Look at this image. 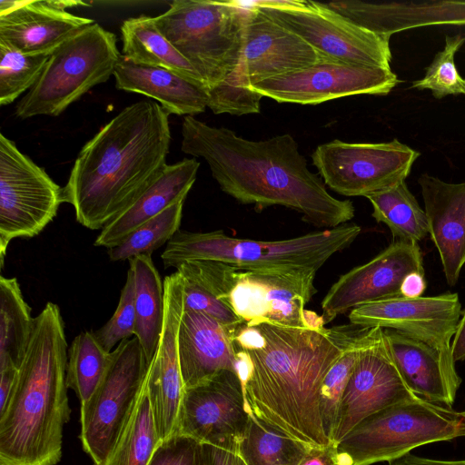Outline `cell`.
<instances>
[{
  "label": "cell",
  "mask_w": 465,
  "mask_h": 465,
  "mask_svg": "<svg viewBox=\"0 0 465 465\" xmlns=\"http://www.w3.org/2000/svg\"><path fill=\"white\" fill-rule=\"evenodd\" d=\"M181 150L203 158L222 191L243 204L282 205L319 228H334L354 217L352 203L331 195L289 134L252 141L188 115L182 124Z\"/></svg>",
  "instance_id": "6da1fadb"
},
{
  "label": "cell",
  "mask_w": 465,
  "mask_h": 465,
  "mask_svg": "<svg viewBox=\"0 0 465 465\" xmlns=\"http://www.w3.org/2000/svg\"><path fill=\"white\" fill-rule=\"evenodd\" d=\"M168 115L156 102L134 103L83 146L63 188L79 223L103 229L157 177L169 153Z\"/></svg>",
  "instance_id": "7a4b0ae2"
},
{
  "label": "cell",
  "mask_w": 465,
  "mask_h": 465,
  "mask_svg": "<svg viewBox=\"0 0 465 465\" xmlns=\"http://www.w3.org/2000/svg\"><path fill=\"white\" fill-rule=\"evenodd\" d=\"M256 326L265 344L247 351L252 361L242 383L248 410L311 447L331 444L322 429L319 393L342 351L338 326L296 328L269 322Z\"/></svg>",
  "instance_id": "3957f363"
},
{
  "label": "cell",
  "mask_w": 465,
  "mask_h": 465,
  "mask_svg": "<svg viewBox=\"0 0 465 465\" xmlns=\"http://www.w3.org/2000/svg\"><path fill=\"white\" fill-rule=\"evenodd\" d=\"M64 322L47 302L35 317L11 395L0 410V465H56L69 421Z\"/></svg>",
  "instance_id": "277c9868"
},
{
  "label": "cell",
  "mask_w": 465,
  "mask_h": 465,
  "mask_svg": "<svg viewBox=\"0 0 465 465\" xmlns=\"http://www.w3.org/2000/svg\"><path fill=\"white\" fill-rule=\"evenodd\" d=\"M355 223L312 232L282 241H257L223 231L192 232L178 230L161 257L164 268L193 260L219 261L242 271L293 268L319 270L334 253L350 246L361 233Z\"/></svg>",
  "instance_id": "5b68a950"
},
{
  "label": "cell",
  "mask_w": 465,
  "mask_h": 465,
  "mask_svg": "<svg viewBox=\"0 0 465 465\" xmlns=\"http://www.w3.org/2000/svg\"><path fill=\"white\" fill-rule=\"evenodd\" d=\"M248 13L247 5L236 2L174 0L153 18L163 36L211 89L242 61Z\"/></svg>",
  "instance_id": "8992f818"
},
{
  "label": "cell",
  "mask_w": 465,
  "mask_h": 465,
  "mask_svg": "<svg viewBox=\"0 0 465 465\" xmlns=\"http://www.w3.org/2000/svg\"><path fill=\"white\" fill-rule=\"evenodd\" d=\"M462 436L461 412L417 398L368 416L335 445L340 465H371L399 459L419 446Z\"/></svg>",
  "instance_id": "52a82bcc"
},
{
  "label": "cell",
  "mask_w": 465,
  "mask_h": 465,
  "mask_svg": "<svg viewBox=\"0 0 465 465\" xmlns=\"http://www.w3.org/2000/svg\"><path fill=\"white\" fill-rule=\"evenodd\" d=\"M121 54L116 37L94 23L64 42L50 55L15 116H57L95 85L114 75Z\"/></svg>",
  "instance_id": "ba28073f"
},
{
  "label": "cell",
  "mask_w": 465,
  "mask_h": 465,
  "mask_svg": "<svg viewBox=\"0 0 465 465\" xmlns=\"http://www.w3.org/2000/svg\"><path fill=\"white\" fill-rule=\"evenodd\" d=\"M149 366L135 336L122 341L111 351L98 386L81 404L79 439L94 465L102 463L114 449L135 407Z\"/></svg>",
  "instance_id": "9c48e42d"
},
{
  "label": "cell",
  "mask_w": 465,
  "mask_h": 465,
  "mask_svg": "<svg viewBox=\"0 0 465 465\" xmlns=\"http://www.w3.org/2000/svg\"><path fill=\"white\" fill-rule=\"evenodd\" d=\"M253 5L297 35L325 59L391 69L390 39L364 29L313 1H259Z\"/></svg>",
  "instance_id": "30bf717a"
},
{
  "label": "cell",
  "mask_w": 465,
  "mask_h": 465,
  "mask_svg": "<svg viewBox=\"0 0 465 465\" xmlns=\"http://www.w3.org/2000/svg\"><path fill=\"white\" fill-rule=\"evenodd\" d=\"M64 203L63 188L0 134V259L15 238L38 235Z\"/></svg>",
  "instance_id": "8fae6325"
},
{
  "label": "cell",
  "mask_w": 465,
  "mask_h": 465,
  "mask_svg": "<svg viewBox=\"0 0 465 465\" xmlns=\"http://www.w3.org/2000/svg\"><path fill=\"white\" fill-rule=\"evenodd\" d=\"M419 156L398 139L375 143L333 140L319 145L312 159L333 192L367 197L404 182Z\"/></svg>",
  "instance_id": "7c38bea8"
},
{
  "label": "cell",
  "mask_w": 465,
  "mask_h": 465,
  "mask_svg": "<svg viewBox=\"0 0 465 465\" xmlns=\"http://www.w3.org/2000/svg\"><path fill=\"white\" fill-rule=\"evenodd\" d=\"M312 268L242 271L230 300L248 326L269 322L286 327L322 328V316L305 309L317 292Z\"/></svg>",
  "instance_id": "4fadbf2b"
},
{
  "label": "cell",
  "mask_w": 465,
  "mask_h": 465,
  "mask_svg": "<svg viewBox=\"0 0 465 465\" xmlns=\"http://www.w3.org/2000/svg\"><path fill=\"white\" fill-rule=\"evenodd\" d=\"M250 414L238 374L224 370L184 389L176 433L237 454Z\"/></svg>",
  "instance_id": "5bb4252c"
},
{
  "label": "cell",
  "mask_w": 465,
  "mask_h": 465,
  "mask_svg": "<svg viewBox=\"0 0 465 465\" xmlns=\"http://www.w3.org/2000/svg\"><path fill=\"white\" fill-rule=\"evenodd\" d=\"M399 82L389 68L322 58L308 68L257 82L251 88L278 103L318 104L351 95H385Z\"/></svg>",
  "instance_id": "9a60e30c"
},
{
  "label": "cell",
  "mask_w": 465,
  "mask_h": 465,
  "mask_svg": "<svg viewBox=\"0 0 465 465\" xmlns=\"http://www.w3.org/2000/svg\"><path fill=\"white\" fill-rule=\"evenodd\" d=\"M461 315L456 292L429 297L397 296L372 302L350 312L351 324L391 329L419 340L437 350L444 361L455 366L450 340Z\"/></svg>",
  "instance_id": "2e32d148"
},
{
  "label": "cell",
  "mask_w": 465,
  "mask_h": 465,
  "mask_svg": "<svg viewBox=\"0 0 465 465\" xmlns=\"http://www.w3.org/2000/svg\"><path fill=\"white\" fill-rule=\"evenodd\" d=\"M420 398L405 384L382 328H367L359 358L341 401L334 444L368 416Z\"/></svg>",
  "instance_id": "e0dca14e"
},
{
  "label": "cell",
  "mask_w": 465,
  "mask_h": 465,
  "mask_svg": "<svg viewBox=\"0 0 465 465\" xmlns=\"http://www.w3.org/2000/svg\"><path fill=\"white\" fill-rule=\"evenodd\" d=\"M424 273L418 242L394 240L372 260L341 275L322 302V319L329 323L361 305L401 295L407 275Z\"/></svg>",
  "instance_id": "ac0fdd59"
},
{
  "label": "cell",
  "mask_w": 465,
  "mask_h": 465,
  "mask_svg": "<svg viewBox=\"0 0 465 465\" xmlns=\"http://www.w3.org/2000/svg\"><path fill=\"white\" fill-rule=\"evenodd\" d=\"M164 318L155 354L145 385L160 441L176 433L184 391L179 352L178 331L183 312V280L178 272L163 281Z\"/></svg>",
  "instance_id": "d6986e66"
},
{
  "label": "cell",
  "mask_w": 465,
  "mask_h": 465,
  "mask_svg": "<svg viewBox=\"0 0 465 465\" xmlns=\"http://www.w3.org/2000/svg\"><path fill=\"white\" fill-rule=\"evenodd\" d=\"M242 64L252 85L274 76L308 68L322 57L297 35L247 4Z\"/></svg>",
  "instance_id": "ffe728a7"
},
{
  "label": "cell",
  "mask_w": 465,
  "mask_h": 465,
  "mask_svg": "<svg viewBox=\"0 0 465 465\" xmlns=\"http://www.w3.org/2000/svg\"><path fill=\"white\" fill-rule=\"evenodd\" d=\"M94 23L54 7L50 0L0 1V41L24 54H51Z\"/></svg>",
  "instance_id": "44dd1931"
},
{
  "label": "cell",
  "mask_w": 465,
  "mask_h": 465,
  "mask_svg": "<svg viewBox=\"0 0 465 465\" xmlns=\"http://www.w3.org/2000/svg\"><path fill=\"white\" fill-rule=\"evenodd\" d=\"M429 223L449 285L457 283L465 264V182L450 183L428 173L418 179Z\"/></svg>",
  "instance_id": "7402d4cb"
},
{
  "label": "cell",
  "mask_w": 465,
  "mask_h": 465,
  "mask_svg": "<svg viewBox=\"0 0 465 465\" xmlns=\"http://www.w3.org/2000/svg\"><path fill=\"white\" fill-rule=\"evenodd\" d=\"M178 352L184 389L203 383L222 371H235L234 336L211 316L183 310Z\"/></svg>",
  "instance_id": "603a6c76"
},
{
  "label": "cell",
  "mask_w": 465,
  "mask_h": 465,
  "mask_svg": "<svg viewBox=\"0 0 465 465\" xmlns=\"http://www.w3.org/2000/svg\"><path fill=\"white\" fill-rule=\"evenodd\" d=\"M326 5L355 25L379 35L432 25H465V1L369 3L334 1Z\"/></svg>",
  "instance_id": "cb8c5ba5"
},
{
  "label": "cell",
  "mask_w": 465,
  "mask_h": 465,
  "mask_svg": "<svg viewBox=\"0 0 465 465\" xmlns=\"http://www.w3.org/2000/svg\"><path fill=\"white\" fill-rule=\"evenodd\" d=\"M391 357L407 387L430 402L451 407L461 379L455 366L428 344L391 329H383Z\"/></svg>",
  "instance_id": "d4e9b609"
},
{
  "label": "cell",
  "mask_w": 465,
  "mask_h": 465,
  "mask_svg": "<svg viewBox=\"0 0 465 465\" xmlns=\"http://www.w3.org/2000/svg\"><path fill=\"white\" fill-rule=\"evenodd\" d=\"M199 166V162L187 158L166 164L150 185L102 229L94 244L107 249L114 247L168 206L185 200L195 182Z\"/></svg>",
  "instance_id": "484cf974"
},
{
  "label": "cell",
  "mask_w": 465,
  "mask_h": 465,
  "mask_svg": "<svg viewBox=\"0 0 465 465\" xmlns=\"http://www.w3.org/2000/svg\"><path fill=\"white\" fill-rule=\"evenodd\" d=\"M117 89L151 97L168 114L193 116L208 107V88L173 71L137 64L120 55L114 73Z\"/></svg>",
  "instance_id": "4316f807"
},
{
  "label": "cell",
  "mask_w": 465,
  "mask_h": 465,
  "mask_svg": "<svg viewBox=\"0 0 465 465\" xmlns=\"http://www.w3.org/2000/svg\"><path fill=\"white\" fill-rule=\"evenodd\" d=\"M240 269L219 261L193 260L181 263L176 272L183 280V310L203 312L233 336L243 322L231 304V292Z\"/></svg>",
  "instance_id": "83f0119b"
},
{
  "label": "cell",
  "mask_w": 465,
  "mask_h": 465,
  "mask_svg": "<svg viewBox=\"0 0 465 465\" xmlns=\"http://www.w3.org/2000/svg\"><path fill=\"white\" fill-rule=\"evenodd\" d=\"M121 35L123 55L133 63L165 68L203 84L191 64L160 32L153 17L140 15L124 20Z\"/></svg>",
  "instance_id": "f1b7e54d"
},
{
  "label": "cell",
  "mask_w": 465,
  "mask_h": 465,
  "mask_svg": "<svg viewBox=\"0 0 465 465\" xmlns=\"http://www.w3.org/2000/svg\"><path fill=\"white\" fill-rule=\"evenodd\" d=\"M134 280L135 337L151 363L160 340L164 318V289L152 255L129 260Z\"/></svg>",
  "instance_id": "f546056e"
},
{
  "label": "cell",
  "mask_w": 465,
  "mask_h": 465,
  "mask_svg": "<svg viewBox=\"0 0 465 465\" xmlns=\"http://www.w3.org/2000/svg\"><path fill=\"white\" fill-rule=\"evenodd\" d=\"M342 351L326 373L319 393V410L327 439L334 443L344 391L359 358L367 328L338 326Z\"/></svg>",
  "instance_id": "4dcf8cb0"
},
{
  "label": "cell",
  "mask_w": 465,
  "mask_h": 465,
  "mask_svg": "<svg viewBox=\"0 0 465 465\" xmlns=\"http://www.w3.org/2000/svg\"><path fill=\"white\" fill-rule=\"evenodd\" d=\"M35 318L16 278L0 277V370L19 369Z\"/></svg>",
  "instance_id": "1f68e13d"
},
{
  "label": "cell",
  "mask_w": 465,
  "mask_h": 465,
  "mask_svg": "<svg viewBox=\"0 0 465 465\" xmlns=\"http://www.w3.org/2000/svg\"><path fill=\"white\" fill-rule=\"evenodd\" d=\"M378 223H385L395 240L419 242L429 233L426 213L409 190L405 181L368 195Z\"/></svg>",
  "instance_id": "d6a6232c"
},
{
  "label": "cell",
  "mask_w": 465,
  "mask_h": 465,
  "mask_svg": "<svg viewBox=\"0 0 465 465\" xmlns=\"http://www.w3.org/2000/svg\"><path fill=\"white\" fill-rule=\"evenodd\" d=\"M312 448L251 412L237 454L246 465H299Z\"/></svg>",
  "instance_id": "836d02e7"
},
{
  "label": "cell",
  "mask_w": 465,
  "mask_h": 465,
  "mask_svg": "<svg viewBox=\"0 0 465 465\" xmlns=\"http://www.w3.org/2000/svg\"><path fill=\"white\" fill-rule=\"evenodd\" d=\"M160 442L144 382L114 449L98 465H148Z\"/></svg>",
  "instance_id": "e575fe53"
},
{
  "label": "cell",
  "mask_w": 465,
  "mask_h": 465,
  "mask_svg": "<svg viewBox=\"0 0 465 465\" xmlns=\"http://www.w3.org/2000/svg\"><path fill=\"white\" fill-rule=\"evenodd\" d=\"M110 353L100 345L93 331L81 332L72 341L68 349L66 382L81 404L98 386L107 369Z\"/></svg>",
  "instance_id": "d590c367"
},
{
  "label": "cell",
  "mask_w": 465,
  "mask_h": 465,
  "mask_svg": "<svg viewBox=\"0 0 465 465\" xmlns=\"http://www.w3.org/2000/svg\"><path fill=\"white\" fill-rule=\"evenodd\" d=\"M184 200L171 204L130 233L120 244L108 249L111 261L130 260L152 253L167 243L179 230Z\"/></svg>",
  "instance_id": "8d00e7d4"
},
{
  "label": "cell",
  "mask_w": 465,
  "mask_h": 465,
  "mask_svg": "<svg viewBox=\"0 0 465 465\" xmlns=\"http://www.w3.org/2000/svg\"><path fill=\"white\" fill-rule=\"evenodd\" d=\"M50 54H28L0 41V104L13 103L39 79Z\"/></svg>",
  "instance_id": "74e56055"
},
{
  "label": "cell",
  "mask_w": 465,
  "mask_h": 465,
  "mask_svg": "<svg viewBox=\"0 0 465 465\" xmlns=\"http://www.w3.org/2000/svg\"><path fill=\"white\" fill-rule=\"evenodd\" d=\"M464 42L465 37L461 35L446 36L443 50L436 54L423 78L414 81L411 88L429 89L437 99L450 94H465V78L454 63V55Z\"/></svg>",
  "instance_id": "f35d334b"
},
{
  "label": "cell",
  "mask_w": 465,
  "mask_h": 465,
  "mask_svg": "<svg viewBox=\"0 0 465 465\" xmlns=\"http://www.w3.org/2000/svg\"><path fill=\"white\" fill-rule=\"evenodd\" d=\"M208 108L214 114L242 115L260 113L262 95L251 88L242 61L235 71L215 87L208 89Z\"/></svg>",
  "instance_id": "ab89813d"
},
{
  "label": "cell",
  "mask_w": 465,
  "mask_h": 465,
  "mask_svg": "<svg viewBox=\"0 0 465 465\" xmlns=\"http://www.w3.org/2000/svg\"><path fill=\"white\" fill-rule=\"evenodd\" d=\"M93 332L108 352L122 341L135 336L134 280L131 269L127 272L114 313L103 327Z\"/></svg>",
  "instance_id": "60d3db41"
},
{
  "label": "cell",
  "mask_w": 465,
  "mask_h": 465,
  "mask_svg": "<svg viewBox=\"0 0 465 465\" xmlns=\"http://www.w3.org/2000/svg\"><path fill=\"white\" fill-rule=\"evenodd\" d=\"M148 465H208L204 444L176 433L160 442Z\"/></svg>",
  "instance_id": "b9f144b4"
},
{
  "label": "cell",
  "mask_w": 465,
  "mask_h": 465,
  "mask_svg": "<svg viewBox=\"0 0 465 465\" xmlns=\"http://www.w3.org/2000/svg\"><path fill=\"white\" fill-rule=\"evenodd\" d=\"M234 344L236 349L254 351L264 347L265 339L256 325L242 324L235 333Z\"/></svg>",
  "instance_id": "7bdbcfd3"
},
{
  "label": "cell",
  "mask_w": 465,
  "mask_h": 465,
  "mask_svg": "<svg viewBox=\"0 0 465 465\" xmlns=\"http://www.w3.org/2000/svg\"><path fill=\"white\" fill-rule=\"evenodd\" d=\"M299 465H340L336 445L312 447Z\"/></svg>",
  "instance_id": "ee69618b"
},
{
  "label": "cell",
  "mask_w": 465,
  "mask_h": 465,
  "mask_svg": "<svg viewBox=\"0 0 465 465\" xmlns=\"http://www.w3.org/2000/svg\"><path fill=\"white\" fill-rule=\"evenodd\" d=\"M208 465H246L241 457L233 452L204 444Z\"/></svg>",
  "instance_id": "f6af8a7d"
},
{
  "label": "cell",
  "mask_w": 465,
  "mask_h": 465,
  "mask_svg": "<svg viewBox=\"0 0 465 465\" xmlns=\"http://www.w3.org/2000/svg\"><path fill=\"white\" fill-rule=\"evenodd\" d=\"M426 289L424 273L412 272L405 277L401 287V295L407 298L420 297Z\"/></svg>",
  "instance_id": "bcb514c9"
},
{
  "label": "cell",
  "mask_w": 465,
  "mask_h": 465,
  "mask_svg": "<svg viewBox=\"0 0 465 465\" xmlns=\"http://www.w3.org/2000/svg\"><path fill=\"white\" fill-rule=\"evenodd\" d=\"M389 465H465V460H441L419 457L411 453H408L399 459L390 461Z\"/></svg>",
  "instance_id": "7dc6e473"
},
{
  "label": "cell",
  "mask_w": 465,
  "mask_h": 465,
  "mask_svg": "<svg viewBox=\"0 0 465 465\" xmlns=\"http://www.w3.org/2000/svg\"><path fill=\"white\" fill-rule=\"evenodd\" d=\"M17 368L0 370V410L6 404L17 377Z\"/></svg>",
  "instance_id": "c3c4849f"
},
{
  "label": "cell",
  "mask_w": 465,
  "mask_h": 465,
  "mask_svg": "<svg viewBox=\"0 0 465 465\" xmlns=\"http://www.w3.org/2000/svg\"><path fill=\"white\" fill-rule=\"evenodd\" d=\"M451 351L455 362L465 360V311L458 323L457 331L451 342Z\"/></svg>",
  "instance_id": "681fc988"
},
{
  "label": "cell",
  "mask_w": 465,
  "mask_h": 465,
  "mask_svg": "<svg viewBox=\"0 0 465 465\" xmlns=\"http://www.w3.org/2000/svg\"><path fill=\"white\" fill-rule=\"evenodd\" d=\"M461 413H462V415L464 417V420H465V411H462Z\"/></svg>",
  "instance_id": "f907efd6"
}]
</instances>
